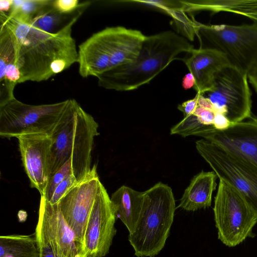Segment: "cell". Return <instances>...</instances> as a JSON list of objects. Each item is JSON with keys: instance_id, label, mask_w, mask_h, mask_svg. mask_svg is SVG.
<instances>
[{"instance_id": "6da1fadb", "label": "cell", "mask_w": 257, "mask_h": 257, "mask_svg": "<svg viewBox=\"0 0 257 257\" xmlns=\"http://www.w3.org/2000/svg\"><path fill=\"white\" fill-rule=\"evenodd\" d=\"M83 11L79 10L62 28L51 34L28 22L13 18L5 21L6 25H2L11 45V55L6 65L12 64L18 69L20 83L46 81L77 62L78 50L72 29Z\"/></svg>"}, {"instance_id": "7a4b0ae2", "label": "cell", "mask_w": 257, "mask_h": 257, "mask_svg": "<svg viewBox=\"0 0 257 257\" xmlns=\"http://www.w3.org/2000/svg\"><path fill=\"white\" fill-rule=\"evenodd\" d=\"M193 49L186 38L171 31L146 36L137 57L100 75L98 85L119 91L136 89L149 83L180 54Z\"/></svg>"}, {"instance_id": "3957f363", "label": "cell", "mask_w": 257, "mask_h": 257, "mask_svg": "<svg viewBox=\"0 0 257 257\" xmlns=\"http://www.w3.org/2000/svg\"><path fill=\"white\" fill-rule=\"evenodd\" d=\"M98 124L74 100L52 136L50 177L68 160L73 175L81 181L90 171L94 138L99 135Z\"/></svg>"}, {"instance_id": "277c9868", "label": "cell", "mask_w": 257, "mask_h": 257, "mask_svg": "<svg viewBox=\"0 0 257 257\" xmlns=\"http://www.w3.org/2000/svg\"><path fill=\"white\" fill-rule=\"evenodd\" d=\"M144 208L128 239L137 257H155L164 248L176 210L172 189L158 182L145 191Z\"/></svg>"}, {"instance_id": "5b68a950", "label": "cell", "mask_w": 257, "mask_h": 257, "mask_svg": "<svg viewBox=\"0 0 257 257\" xmlns=\"http://www.w3.org/2000/svg\"><path fill=\"white\" fill-rule=\"evenodd\" d=\"M74 99L30 105L15 98L0 107V136L11 138L27 134H54Z\"/></svg>"}, {"instance_id": "8992f818", "label": "cell", "mask_w": 257, "mask_h": 257, "mask_svg": "<svg viewBox=\"0 0 257 257\" xmlns=\"http://www.w3.org/2000/svg\"><path fill=\"white\" fill-rule=\"evenodd\" d=\"M213 212L218 238L226 246H236L254 236L257 213L235 187L222 180L214 198Z\"/></svg>"}, {"instance_id": "52a82bcc", "label": "cell", "mask_w": 257, "mask_h": 257, "mask_svg": "<svg viewBox=\"0 0 257 257\" xmlns=\"http://www.w3.org/2000/svg\"><path fill=\"white\" fill-rule=\"evenodd\" d=\"M200 40L206 48L224 54L230 64L247 73L257 61V22L242 25H196Z\"/></svg>"}, {"instance_id": "ba28073f", "label": "cell", "mask_w": 257, "mask_h": 257, "mask_svg": "<svg viewBox=\"0 0 257 257\" xmlns=\"http://www.w3.org/2000/svg\"><path fill=\"white\" fill-rule=\"evenodd\" d=\"M202 94L216 112L224 115L231 123L242 121L252 114L247 74L231 65L218 73L212 88Z\"/></svg>"}, {"instance_id": "9c48e42d", "label": "cell", "mask_w": 257, "mask_h": 257, "mask_svg": "<svg viewBox=\"0 0 257 257\" xmlns=\"http://www.w3.org/2000/svg\"><path fill=\"white\" fill-rule=\"evenodd\" d=\"M196 148L218 178L235 187L257 213V170L205 139Z\"/></svg>"}, {"instance_id": "30bf717a", "label": "cell", "mask_w": 257, "mask_h": 257, "mask_svg": "<svg viewBox=\"0 0 257 257\" xmlns=\"http://www.w3.org/2000/svg\"><path fill=\"white\" fill-rule=\"evenodd\" d=\"M35 234L59 257H88L84 245L66 221L58 204L41 196Z\"/></svg>"}, {"instance_id": "8fae6325", "label": "cell", "mask_w": 257, "mask_h": 257, "mask_svg": "<svg viewBox=\"0 0 257 257\" xmlns=\"http://www.w3.org/2000/svg\"><path fill=\"white\" fill-rule=\"evenodd\" d=\"M216 145L257 170V116L232 123L220 131L206 125L195 135Z\"/></svg>"}, {"instance_id": "7c38bea8", "label": "cell", "mask_w": 257, "mask_h": 257, "mask_svg": "<svg viewBox=\"0 0 257 257\" xmlns=\"http://www.w3.org/2000/svg\"><path fill=\"white\" fill-rule=\"evenodd\" d=\"M96 165L58 203L68 225L78 239L84 245V235L100 183ZM85 246V245H84Z\"/></svg>"}, {"instance_id": "4fadbf2b", "label": "cell", "mask_w": 257, "mask_h": 257, "mask_svg": "<svg viewBox=\"0 0 257 257\" xmlns=\"http://www.w3.org/2000/svg\"><path fill=\"white\" fill-rule=\"evenodd\" d=\"M115 210L107 191L100 182L84 235L88 257H104L116 233Z\"/></svg>"}, {"instance_id": "5bb4252c", "label": "cell", "mask_w": 257, "mask_h": 257, "mask_svg": "<svg viewBox=\"0 0 257 257\" xmlns=\"http://www.w3.org/2000/svg\"><path fill=\"white\" fill-rule=\"evenodd\" d=\"M18 140L22 164L30 186L43 195L50 178L51 137L43 134L21 135Z\"/></svg>"}, {"instance_id": "9a60e30c", "label": "cell", "mask_w": 257, "mask_h": 257, "mask_svg": "<svg viewBox=\"0 0 257 257\" xmlns=\"http://www.w3.org/2000/svg\"><path fill=\"white\" fill-rule=\"evenodd\" d=\"M189 56L183 59L195 80L193 88L197 93L203 94L213 86L218 73L230 65L226 56L214 49H193Z\"/></svg>"}, {"instance_id": "2e32d148", "label": "cell", "mask_w": 257, "mask_h": 257, "mask_svg": "<svg viewBox=\"0 0 257 257\" xmlns=\"http://www.w3.org/2000/svg\"><path fill=\"white\" fill-rule=\"evenodd\" d=\"M100 32L110 56V68L133 62L146 37L139 30L121 26L107 27Z\"/></svg>"}, {"instance_id": "e0dca14e", "label": "cell", "mask_w": 257, "mask_h": 257, "mask_svg": "<svg viewBox=\"0 0 257 257\" xmlns=\"http://www.w3.org/2000/svg\"><path fill=\"white\" fill-rule=\"evenodd\" d=\"M79 73L81 77H98L110 68V56L100 31L78 46Z\"/></svg>"}, {"instance_id": "ac0fdd59", "label": "cell", "mask_w": 257, "mask_h": 257, "mask_svg": "<svg viewBox=\"0 0 257 257\" xmlns=\"http://www.w3.org/2000/svg\"><path fill=\"white\" fill-rule=\"evenodd\" d=\"M145 192H139L123 185L111 195L110 200L117 218H118L132 233L142 213L146 201Z\"/></svg>"}, {"instance_id": "d6986e66", "label": "cell", "mask_w": 257, "mask_h": 257, "mask_svg": "<svg viewBox=\"0 0 257 257\" xmlns=\"http://www.w3.org/2000/svg\"><path fill=\"white\" fill-rule=\"evenodd\" d=\"M217 178L213 171H202L194 176L185 190L177 207L194 211L210 207L213 192L217 186Z\"/></svg>"}, {"instance_id": "ffe728a7", "label": "cell", "mask_w": 257, "mask_h": 257, "mask_svg": "<svg viewBox=\"0 0 257 257\" xmlns=\"http://www.w3.org/2000/svg\"><path fill=\"white\" fill-rule=\"evenodd\" d=\"M190 11H224L242 15L257 22V1H187Z\"/></svg>"}, {"instance_id": "44dd1931", "label": "cell", "mask_w": 257, "mask_h": 257, "mask_svg": "<svg viewBox=\"0 0 257 257\" xmlns=\"http://www.w3.org/2000/svg\"><path fill=\"white\" fill-rule=\"evenodd\" d=\"M40 250L35 233L31 235L0 236V257H40Z\"/></svg>"}, {"instance_id": "7402d4cb", "label": "cell", "mask_w": 257, "mask_h": 257, "mask_svg": "<svg viewBox=\"0 0 257 257\" xmlns=\"http://www.w3.org/2000/svg\"><path fill=\"white\" fill-rule=\"evenodd\" d=\"M53 1L39 10L28 22L32 26L48 33H54L59 31L65 15L57 11L52 5Z\"/></svg>"}, {"instance_id": "603a6c76", "label": "cell", "mask_w": 257, "mask_h": 257, "mask_svg": "<svg viewBox=\"0 0 257 257\" xmlns=\"http://www.w3.org/2000/svg\"><path fill=\"white\" fill-rule=\"evenodd\" d=\"M205 125L201 124L194 114L185 117L181 121L172 127L171 134H178L183 137L195 136Z\"/></svg>"}, {"instance_id": "cb8c5ba5", "label": "cell", "mask_w": 257, "mask_h": 257, "mask_svg": "<svg viewBox=\"0 0 257 257\" xmlns=\"http://www.w3.org/2000/svg\"><path fill=\"white\" fill-rule=\"evenodd\" d=\"M49 0H23V2L16 13L10 18L29 22L33 16L42 7L47 4Z\"/></svg>"}, {"instance_id": "d4e9b609", "label": "cell", "mask_w": 257, "mask_h": 257, "mask_svg": "<svg viewBox=\"0 0 257 257\" xmlns=\"http://www.w3.org/2000/svg\"><path fill=\"white\" fill-rule=\"evenodd\" d=\"M73 174V169L71 161L68 160L50 178L47 186L42 196L49 201L57 185L67 176Z\"/></svg>"}, {"instance_id": "484cf974", "label": "cell", "mask_w": 257, "mask_h": 257, "mask_svg": "<svg viewBox=\"0 0 257 257\" xmlns=\"http://www.w3.org/2000/svg\"><path fill=\"white\" fill-rule=\"evenodd\" d=\"M78 182L73 174L69 175L57 185L48 202L52 204H58L68 191Z\"/></svg>"}, {"instance_id": "4316f807", "label": "cell", "mask_w": 257, "mask_h": 257, "mask_svg": "<svg viewBox=\"0 0 257 257\" xmlns=\"http://www.w3.org/2000/svg\"><path fill=\"white\" fill-rule=\"evenodd\" d=\"M82 4L78 0H56L53 1V7L59 13L66 15L77 10Z\"/></svg>"}, {"instance_id": "83f0119b", "label": "cell", "mask_w": 257, "mask_h": 257, "mask_svg": "<svg viewBox=\"0 0 257 257\" xmlns=\"http://www.w3.org/2000/svg\"><path fill=\"white\" fill-rule=\"evenodd\" d=\"M215 114L214 110L202 107L198 105L193 113L199 122L205 125H212Z\"/></svg>"}, {"instance_id": "f1b7e54d", "label": "cell", "mask_w": 257, "mask_h": 257, "mask_svg": "<svg viewBox=\"0 0 257 257\" xmlns=\"http://www.w3.org/2000/svg\"><path fill=\"white\" fill-rule=\"evenodd\" d=\"M198 106L197 96L192 99L187 100L178 106V109L183 112L184 116L186 117L193 114Z\"/></svg>"}, {"instance_id": "f546056e", "label": "cell", "mask_w": 257, "mask_h": 257, "mask_svg": "<svg viewBox=\"0 0 257 257\" xmlns=\"http://www.w3.org/2000/svg\"><path fill=\"white\" fill-rule=\"evenodd\" d=\"M232 123L224 115L216 112L212 125L216 130L223 131L228 129Z\"/></svg>"}, {"instance_id": "4dcf8cb0", "label": "cell", "mask_w": 257, "mask_h": 257, "mask_svg": "<svg viewBox=\"0 0 257 257\" xmlns=\"http://www.w3.org/2000/svg\"><path fill=\"white\" fill-rule=\"evenodd\" d=\"M248 80L257 93V61L247 72Z\"/></svg>"}, {"instance_id": "1f68e13d", "label": "cell", "mask_w": 257, "mask_h": 257, "mask_svg": "<svg viewBox=\"0 0 257 257\" xmlns=\"http://www.w3.org/2000/svg\"><path fill=\"white\" fill-rule=\"evenodd\" d=\"M37 239L40 250V257H59L55 255L52 251L42 240L38 238H37Z\"/></svg>"}, {"instance_id": "d6a6232c", "label": "cell", "mask_w": 257, "mask_h": 257, "mask_svg": "<svg viewBox=\"0 0 257 257\" xmlns=\"http://www.w3.org/2000/svg\"><path fill=\"white\" fill-rule=\"evenodd\" d=\"M195 85V80L193 75L189 72L186 74L182 79V86L184 89L187 90L193 88Z\"/></svg>"}, {"instance_id": "836d02e7", "label": "cell", "mask_w": 257, "mask_h": 257, "mask_svg": "<svg viewBox=\"0 0 257 257\" xmlns=\"http://www.w3.org/2000/svg\"><path fill=\"white\" fill-rule=\"evenodd\" d=\"M13 4V0H0L1 13L10 12Z\"/></svg>"}]
</instances>
